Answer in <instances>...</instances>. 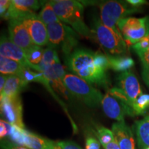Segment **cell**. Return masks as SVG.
I'll return each instance as SVG.
<instances>
[{
    "label": "cell",
    "mask_w": 149,
    "mask_h": 149,
    "mask_svg": "<svg viewBox=\"0 0 149 149\" xmlns=\"http://www.w3.org/2000/svg\"><path fill=\"white\" fill-rule=\"evenodd\" d=\"M149 46V35H146L144 38H142L140 41L136 43L135 44L132 46L133 49L136 52V53L139 52L147 51Z\"/></svg>",
    "instance_id": "cell-28"
},
{
    "label": "cell",
    "mask_w": 149,
    "mask_h": 149,
    "mask_svg": "<svg viewBox=\"0 0 149 149\" xmlns=\"http://www.w3.org/2000/svg\"><path fill=\"white\" fill-rule=\"evenodd\" d=\"M27 84H28L17 75H8L3 91L0 93V98H13L19 96V93Z\"/></svg>",
    "instance_id": "cell-17"
},
{
    "label": "cell",
    "mask_w": 149,
    "mask_h": 149,
    "mask_svg": "<svg viewBox=\"0 0 149 149\" xmlns=\"http://www.w3.org/2000/svg\"><path fill=\"white\" fill-rule=\"evenodd\" d=\"M117 80L116 87L120 98L132 110L136 100L142 94L138 80L135 74L129 70L122 72Z\"/></svg>",
    "instance_id": "cell-8"
},
{
    "label": "cell",
    "mask_w": 149,
    "mask_h": 149,
    "mask_svg": "<svg viewBox=\"0 0 149 149\" xmlns=\"http://www.w3.org/2000/svg\"><path fill=\"white\" fill-rule=\"evenodd\" d=\"M11 0H1L0 1V14L1 17H3L11 5Z\"/></svg>",
    "instance_id": "cell-33"
},
{
    "label": "cell",
    "mask_w": 149,
    "mask_h": 149,
    "mask_svg": "<svg viewBox=\"0 0 149 149\" xmlns=\"http://www.w3.org/2000/svg\"><path fill=\"white\" fill-rule=\"evenodd\" d=\"M13 125L10 123L7 122L6 121L3 120L1 119L0 120V137L1 139H2L3 137L9 136L12 130Z\"/></svg>",
    "instance_id": "cell-29"
},
{
    "label": "cell",
    "mask_w": 149,
    "mask_h": 149,
    "mask_svg": "<svg viewBox=\"0 0 149 149\" xmlns=\"http://www.w3.org/2000/svg\"><path fill=\"white\" fill-rule=\"evenodd\" d=\"M100 9L102 23L117 31H120L117 25L120 20L139 11V8H130L127 3L118 1H107L102 3L100 5Z\"/></svg>",
    "instance_id": "cell-6"
},
{
    "label": "cell",
    "mask_w": 149,
    "mask_h": 149,
    "mask_svg": "<svg viewBox=\"0 0 149 149\" xmlns=\"http://www.w3.org/2000/svg\"><path fill=\"white\" fill-rule=\"evenodd\" d=\"M143 76L146 82L149 84V70L146 72H143Z\"/></svg>",
    "instance_id": "cell-37"
},
{
    "label": "cell",
    "mask_w": 149,
    "mask_h": 149,
    "mask_svg": "<svg viewBox=\"0 0 149 149\" xmlns=\"http://www.w3.org/2000/svg\"><path fill=\"white\" fill-rule=\"evenodd\" d=\"M8 75L6 74H1L0 75V93L3 91V89L4 88V86L6 82V80L8 79Z\"/></svg>",
    "instance_id": "cell-36"
},
{
    "label": "cell",
    "mask_w": 149,
    "mask_h": 149,
    "mask_svg": "<svg viewBox=\"0 0 149 149\" xmlns=\"http://www.w3.org/2000/svg\"><path fill=\"white\" fill-rule=\"evenodd\" d=\"M48 31V47L57 51L60 49L66 57L69 56L78 44V33L71 27L61 22H55L46 26Z\"/></svg>",
    "instance_id": "cell-4"
},
{
    "label": "cell",
    "mask_w": 149,
    "mask_h": 149,
    "mask_svg": "<svg viewBox=\"0 0 149 149\" xmlns=\"http://www.w3.org/2000/svg\"><path fill=\"white\" fill-rule=\"evenodd\" d=\"M49 3L61 22L70 25L79 35L91 38V30L84 21V6L82 3L73 0H53Z\"/></svg>",
    "instance_id": "cell-2"
},
{
    "label": "cell",
    "mask_w": 149,
    "mask_h": 149,
    "mask_svg": "<svg viewBox=\"0 0 149 149\" xmlns=\"http://www.w3.org/2000/svg\"><path fill=\"white\" fill-rule=\"evenodd\" d=\"M52 149H82L76 143L70 141H53Z\"/></svg>",
    "instance_id": "cell-27"
},
{
    "label": "cell",
    "mask_w": 149,
    "mask_h": 149,
    "mask_svg": "<svg viewBox=\"0 0 149 149\" xmlns=\"http://www.w3.org/2000/svg\"><path fill=\"white\" fill-rule=\"evenodd\" d=\"M1 149H29L26 147L20 146L19 145H17L15 143L6 140H1Z\"/></svg>",
    "instance_id": "cell-32"
},
{
    "label": "cell",
    "mask_w": 149,
    "mask_h": 149,
    "mask_svg": "<svg viewBox=\"0 0 149 149\" xmlns=\"http://www.w3.org/2000/svg\"><path fill=\"white\" fill-rule=\"evenodd\" d=\"M146 149H149V147H148V148H146Z\"/></svg>",
    "instance_id": "cell-39"
},
{
    "label": "cell",
    "mask_w": 149,
    "mask_h": 149,
    "mask_svg": "<svg viewBox=\"0 0 149 149\" xmlns=\"http://www.w3.org/2000/svg\"><path fill=\"white\" fill-rule=\"evenodd\" d=\"M64 81L71 95L79 99L88 107H96L102 103L104 97L102 93L84 79L74 74H66Z\"/></svg>",
    "instance_id": "cell-5"
},
{
    "label": "cell",
    "mask_w": 149,
    "mask_h": 149,
    "mask_svg": "<svg viewBox=\"0 0 149 149\" xmlns=\"http://www.w3.org/2000/svg\"><path fill=\"white\" fill-rule=\"evenodd\" d=\"M42 3L35 0H12L8 10L3 16L6 19L21 20L40 8Z\"/></svg>",
    "instance_id": "cell-12"
},
{
    "label": "cell",
    "mask_w": 149,
    "mask_h": 149,
    "mask_svg": "<svg viewBox=\"0 0 149 149\" xmlns=\"http://www.w3.org/2000/svg\"><path fill=\"white\" fill-rule=\"evenodd\" d=\"M149 109V95L141 94L136 100L132 110L134 115H144Z\"/></svg>",
    "instance_id": "cell-25"
},
{
    "label": "cell",
    "mask_w": 149,
    "mask_h": 149,
    "mask_svg": "<svg viewBox=\"0 0 149 149\" xmlns=\"http://www.w3.org/2000/svg\"><path fill=\"white\" fill-rule=\"evenodd\" d=\"M142 63L144 72L149 70V51H143L137 53Z\"/></svg>",
    "instance_id": "cell-30"
},
{
    "label": "cell",
    "mask_w": 149,
    "mask_h": 149,
    "mask_svg": "<svg viewBox=\"0 0 149 149\" xmlns=\"http://www.w3.org/2000/svg\"><path fill=\"white\" fill-rule=\"evenodd\" d=\"M148 51H149V46H148Z\"/></svg>",
    "instance_id": "cell-38"
},
{
    "label": "cell",
    "mask_w": 149,
    "mask_h": 149,
    "mask_svg": "<svg viewBox=\"0 0 149 149\" xmlns=\"http://www.w3.org/2000/svg\"><path fill=\"white\" fill-rule=\"evenodd\" d=\"M26 67L15 61L0 56V72L6 75H17L20 77Z\"/></svg>",
    "instance_id": "cell-22"
},
{
    "label": "cell",
    "mask_w": 149,
    "mask_h": 149,
    "mask_svg": "<svg viewBox=\"0 0 149 149\" xmlns=\"http://www.w3.org/2000/svg\"><path fill=\"white\" fill-rule=\"evenodd\" d=\"M9 39L11 42L26 53L35 46L26 28L20 20H10L8 26Z\"/></svg>",
    "instance_id": "cell-13"
},
{
    "label": "cell",
    "mask_w": 149,
    "mask_h": 149,
    "mask_svg": "<svg viewBox=\"0 0 149 149\" xmlns=\"http://www.w3.org/2000/svg\"><path fill=\"white\" fill-rule=\"evenodd\" d=\"M97 136L100 144L103 147L109 144L115 139V134L113 130L108 129L104 126L98 128Z\"/></svg>",
    "instance_id": "cell-26"
},
{
    "label": "cell",
    "mask_w": 149,
    "mask_h": 149,
    "mask_svg": "<svg viewBox=\"0 0 149 149\" xmlns=\"http://www.w3.org/2000/svg\"><path fill=\"white\" fill-rule=\"evenodd\" d=\"M42 73L48 80L53 90L61 94L66 100L70 98L71 94L65 86L64 79L66 72L61 63L53 65L42 72Z\"/></svg>",
    "instance_id": "cell-14"
},
{
    "label": "cell",
    "mask_w": 149,
    "mask_h": 149,
    "mask_svg": "<svg viewBox=\"0 0 149 149\" xmlns=\"http://www.w3.org/2000/svg\"><path fill=\"white\" fill-rule=\"evenodd\" d=\"M22 146L30 149H52L53 141L44 138L24 129Z\"/></svg>",
    "instance_id": "cell-18"
},
{
    "label": "cell",
    "mask_w": 149,
    "mask_h": 149,
    "mask_svg": "<svg viewBox=\"0 0 149 149\" xmlns=\"http://www.w3.org/2000/svg\"><path fill=\"white\" fill-rule=\"evenodd\" d=\"M117 26L128 46L134 45L149 35V19L147 17L124 18Z\"/></svg>",
    "instance_id": "cell-7"
},
{
    "label": "cell",
    "mask_w": 149,
    "mask_h": 149,
    "mask_svg": "<svg viewBox=\"0 0 149 149\" xmlns=\"http://www.w3.org/2000/svg\"><path fill=\"white\" fill-rule=\"evenodd\" d=\"M126 2L132 5L133 7H135V8L139 6L147 3V1H144V0H128V1H126Z\"/></svg>",
    "instance_id": "cell-34"
},
{
    "label": "cell",
    "mask_w": 149,
    "mask_h": 149,
    "mask_svg": "<svg viewBox=\"0 0 149 149\" xmlns=\"http://www.w3.org/2000/svg\"><path fill=\"white\" fill-rule=\"evenodd\" d=\"M0 55L11 60L15 61L27 68L32 69V64L28 61L25 52L5 36H1L0 42Z\"/></svg>",
    "instance_id": "cell-15"
},
{
    "label": "cell",
    "mask_w": 149,
    "mask_h": 149,
    "mask_svg": "<svg viewBox=\"0 0 149 149\" xmlns=\"http://www.w3.org/2000/svg\"><path fill=\"white\" fill-rule=\"evenodd\" d=\"M109 60L110 68L115 71L126 72L134 66L133 59L125 55L113 56L107 55Z\"/></svg>",
    "instance_id": "cell-20"
},
{
    "label": "cell",
    "mask_w": 149,
    "mask_h": 149,
    "mask_svg": "<svg viewBox=\"0 0 149 149\" xmlns=\"http://www.w3.org/2000/svg\"><path fill=\"white\" fill-rule=\"evenodd\" d=\"M1 99V115L2 120L12 125L24 128V124L22 117V104L19 96L13 98L3 97Z\"/></svg>",
    "instance_id": "cell-9"
},
{
    "label": "cell",
    "mask_w": 149,
    "mask_h": 149,
    "mask_svg": "<svg viewBox=\"0 0 149 149\" xmlns=\"http://www.w3.org/2000/svg\"><path fill=\"white\" fill-rule=\"evenodd\" d=\"M134 128L137 137L139 149H146L149 147V115L143 120L136 121Z\"/></svg>",
    "instance_id": "cell-19"
},
{
    "label": "cell",
    "mask_w": 149,
    "mask_h": 149,
    "mask_svg": "<svg viewBox=\"0 0 149 149\" xmlns=\"http://www.w3.org/2000/svg\"><path fill=\"white\" fill-rule=\"evenodd\" d=\"M93 32L97 42L105 50L107 55H124L128 46L120 31L107 27L98 17L93 20Z\"/></svg>",
    "instance_id": "cell-3"
},
{
    "label": "cell",
    "mask_w": 149,
    "mask_h": 149,
    "mask_svg": "<svg viewBox=\"0 0 149 149\" xmlns=\"http://www.w3.org/2000/svg\"><path fill=\"white\" fill-rule=\"evenodd\" d=\"M95 53L84 48H76L66 57V65L74 74L84 79L92 86L109 88L107 70L95 61Z\"/></svg>",
    "instance_id": "cell-1"
},
{
    "label": "cell",
    "mask_w": 149,
    "mask_h": 149,
    "mask_svg": "<svg viewBox=\"0 0 149 149\" xmlns=\"http://www.w3.org/2000/svg\"><path fill=\"white\" fill-rule=\"evenodd\" d=\"M101 104L106 115L119 122H124L126 115H133V111L130 107L109 92L104 95Z\"/></svg>",
    "instance_id": "cell-11"
},
{
    "label": "cell",
    "mask_w": 149,
    "mask_h": 149,
    "mask_svg": "<svg viewBox=\"0 0 149 149\" xmlns=\"http://www.w3.org/2000/svg\"><path fill=\"white\" fill-rule=\"evenodd\" d=\"M120 149H135V139L132 130L124 122H115L112 126Z\"/></svg>",
    "instance_id": "cell-16"
},
{
    "label": "cell",
    "mask_w": 149,
    "mask_h": 149,
    "mask_svg": "<svg viewBox=\"0 0 149 149\" xmlns=\"http://www.w3.org/2000/svg\"><path fill=\"white\" fill-rule=\"evenodd\" d=\"M100 142L93 137H88L86 141V149H100Z\"/></svg>",
    "instance_id": "cell-31"
},
{
    "label": "cell",
    "mask_w": 149,
    "mask_h": 149,
    "mask_svg": "<svg viewBox=\"0 0 149 149\" xmlns=\"http://www.w3.org/2000/svg\"><path fill=\"white\" fill-rule=\"evenodd\" d=\"M39 17L46 26L60 21L58 17L56 15L54 9L49 1L45 3L40 11Z\"/></svg>",
    "instance_id": "cell-23"
},
{
    "label": "cell",
    "mask_w": 149,
    "mask_h": 149,
    "mask_svg": "<svg viewBox=\"0 0 149 149\" xmlns=\"http://www.w3.org/2000/svg\"><path fill=\"white\" fill-rule=\"evenodd\" d=\"M44 49L41 46L35 45L26 53L29 62L33 66H37L41 63L44 55Z\"/></svg>",
    "instance_id": "cell-24"
},
{
    "label": "cell",
    "mask_w": 149,
    "mask_h": 149,
    "mask_svg": "<svg viewBox=\"0 0 149 149\" xmlns=\"http://www.w3.org/2000/svg\"><path fill=\"white\" fill-rule=\"evenodd\" d=\"M60 63L57 55V51L51 47H47L44 49V55L41 63L37 66H33L32 69L35 70L39 72H44L48 68L53 65Z\"/></svg>",
    "instance_id": "cell-21"
},
{
    "label": "cell",
    "mask_w": 149,
    "mask_h": 149,
    "mask_svg": "<svg viewBox=\"0 0 149 149\" xmlns=\"http://www.w3.org/2000/svg\"><path fill=\"white\" fill-rule=\"evenodd\" d=\"M104 149H120V146H119L118 141H117L116 137L113 141L109 143V144L106 145L104 146Z\"/></svg>",
    "instance_id": "cell-35"
},
{
    "label": "cell",
    "mask_w": 149,
    "mask_h": 149,
    "mask_svg": "<svg viewBox=\"0 0 149 149\" xmlns=\"http://www.w3.org/2000/svg\"><path fill=\"white\" fill-rule=\"evenodd\" d=\"M20 21L26 28L35 45L41 47L48 45L47 28L39 15L35 13L31 14L22 19Z\"/></svg>",
    "instance_id": "cell-10"
}]
</instances>
